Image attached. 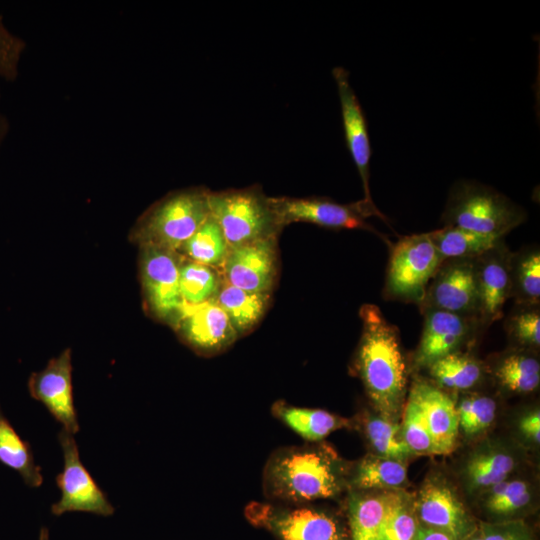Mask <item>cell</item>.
<instances>
[{
	"label": "cell",
	"instance_id": "7a4b0ae2",
	"mask_svg": "<svg viewBox=\"0 0 540 540\" xmlns=\"http://www.w3.org/2000/svg\"><path fill=\"white\" fill-rule=\"evenodd\" d=\"M348 472L324 446L294 447L274 454L265 469L271 497L302 503L337 496L347 486Z\"/></svg>",
	"mask_w": 540,
	"mask_h": 540
},
{
	"label": "cell",
	"instance_id": "277c9868",
	"mask_svg": "<svg viewBox=\"0 0 540 540\" xmlns=\"http://www.w3.org/2000/svg\"><path fill=\"white\" fill-rule=\"evenodd\" d=\"M526 219L519 205L495 189L475 181L451 188L442 216L445 226L505 236Z\"/></svg>",
	"mask_w": 540,
	"mask_h": 540
},
{
	"label": "cell",
	"instance_id": "74e56055",
	"mask_svg": "<svg viewBox=\"0 0 540 540\" xmlns=\"http://www.w3.org/2000/svg\"><path fill=\"white\" fill-rule=\"evenodd\" d=\"M26 47L27 43L8 29L0 15V79L13 82L19 77Z\"/></svg>",
	"mask_w": 540,
	"mask_h": 540
},
{
	"label": "cell",
	"instance_id": "3957f363",
	"mask_svg": "<svg viewBox=\"0 0 540 540\" xmlns=\"http://www.w3.org/2000/svg\"><path fill=\"white\" fill-rule=\"evenodd\" d=\"M208 195L200 187L171 192L140 217L133 239L142 246L178 251L209 217Z\"/></svg>",
	"mask_w": 540,
	"mask_h": 540
},
{
	"label": "cell",
	"instance_id": "8992f818",
	"mask_svg": "<svg viewBox=\"0 0 540 540\" xmlns=\"http://www.w3.org/2000/svg\"><path fill=\"white\" fill-rule=\"evenodd\" d=\"M443 261L428 233L401 238L391 250L386 293L422 304L426 289Z\"/></svg>",
	"mask_w": 540,
	"mask_h": 540
},
{
	"label": "cell",
	"instance_id": "5bb4252c",
	"mask_svg": "<svg viewBox=\"0 0 540 540\" xmlns=\"http://www.w3.org/2000/svg\"><path fill=\"white\" fill-rule=\"evenodd\" d=\"M279 224L308 222L331 229H363L377 233L365 221L359 203L340 204L324 197H269Z\"/></svg>",
	"mask_w": 540,
	"mask_h": 540
},
{
	"label": "cell",
	"instance_id": "4fadbf2b",
	"mask_svg": "<svg viewBox=\"0 0 540 540\" xmlns=\"http://www.w3.org/2000/svg\"><path fill=\"white\" fill-rule=\"evenodd\" d=\"M466 317L478 314L475 259H446L431 279L422 302Z\"/></svg>",
	"mask_w": 540,
	"mask_h": 540
},
{
	"label": "cell",
	"instance_id": "e575fe53",
	"mask_svg": "<svg viewBox=\"0 0 540 540\" xmlns=\"http://www.w3.org/2000/svg\"><path fill=\"white\" fill-rule=\"evenodd\" d=\"M418 525L414 497L403 489L388 510L377 540H412Z\"/></svg>",
	"mask_w": 540,
	"mask_h": 540
},
{
	"label": "cell",
	"instance_id": "6da1fadb",
	"mask_svg": "<svg viewBox=\"0 0 540 540\" xmlns=\"http://www.w3.org/2000/svg\"><path fill=\"white\" fill-rule=\"evenodd\" d=\"M362 332L355 367L376 412L398 421L405 403L407 371L398 331L378 306L359 311Z\"/></svg>",
	"mask_w": 540,
	"mask_h": 540
},
{
	"label": "cell",
	"instance_id": "d6986e66",
	"mask_svg": "<svg viewBox=\"0 0 540 540\" xmlns=\"http://www.w3.org/2000/svg\"><path fill=\"white\" fill-rule=\"evenodd\" d=\"M408 399L422 412L440 455L452 452L459 434L456 402L439 386L425 380L413 382Z\"/></svg>",
	"mask_w": 540,
	"mask_h": 540
},
{
	"label": "cell",
	"instance_id": "d590c367",
	"mask_svg": "<svg viewBox=\"0 0 540 540\" xmlns=\"http://www.w3.org/2000/svg\"><path fill=\"white\" fill-rule=\"evenodd\" d=\"M401 435L414 455H440L418 406L408 399L403 406Z\"/></svg>",
	"mask_w": 540,
	"mask_h": 540
},
{
	"label": "cell",
	"instance_id": "2e32d148",
	"mask_svg": "<svg viewBox=\"0 0 540 540\" xmlns=\"http://www.w3.org/2000/svg\"><path fill=\"white\" fill-rule=\"evenodd\" d=\"M28 390L59 422L62 429L75 435L79 431L77 411L73 400L71 350L65 349L52 358L46 367L31 374Z\"/></svg>",
	"mask_w": 540,
	"mask_h": 540
},
{
	"label": "cell",
	"instance_id": "ba28073f",
	"mask_svg": "<svg viewBox=\"0 0 540 540\" xmlns=\"http://www.w3.org/2000/svg\"><path fill=\"white\" fill-rule=\"evenodd\" d=\"M247 515L279 540H350L338 519L311 507L282 508L254 503L247 508Z\"/></svg>",
	"mask_w": 540,
	"mask_h": 540
},
{
	"label": "cell",
	"instance_id": "f546056e",
	"mask_svg": "<svg viewBox=\"0 0 540 540\" xmlns=\"http://www.w3.org/2000/svg\"><path fill=\"white\" fill-rule=\"evenodd\" d=\"M361 424L373 454L401 461L414 455L403 441L398 421L377 412H368L363 416Z\"/></svg>",
	"mask_w": 540,
	"mask_h": 540
},
{
	"label": "cell",
	"instance_id": "d4e9b609",
	"mask_svg": "<svg viewBox=\"0 0 540 540\" xmlns=\"http://www.w3.org/2000/svg\"><path fill=\"white\" fill-rule=\"evenodd\" d=\"M428 234L444 260L475 259L502 244L504 237L450 226Z\"/></svg>",
	"mask_w": 540,
	"mask_h": 540
},
{
	"label": "cell",
	"instance_id": "9a60e30c",
	"mask_svg": "<svg viewBox=\"0 0 540 540\" xmlns=\"http://www.w3.org/2000/svg\"><path fill=\"white\" fill-rule=\"evenodd\" d=\"M276 237L229 248L223 263V279L237 288L270 293L277 276Z\"/></svg>",
	"mask_w": 540,
	"mask_h": 540
},
{
	"label": "cell",
	"instance_id": "44dd1931",
	"mask_svg": "<svg viewBox=\"0 0 540 540\" xmlns=\"http://www.w3.org/2000/svg\"><path fill=\"white\" fill-rule=\"evenodd\" d=\"M401 490H352L347 504L350 540H377L386 514Z\"/></svg>",
	"mask_w": 540,
	"mask_h": 540
},
{
	"label": "cell",
	"instance_id": "f1b7e54d",
	"mask_svg": "<svg viewBox=\"0 0 540 540\" xmlns=\"http://www.w3.org/2000/svg\"><path fill=\"white\" fill-rule=\"evenodd\" d=\"M228 250L224 234L217 221L210 214L177 252L187 260L219 268L223 266Z\"/></svg>",
	"mask_w": 540,
	"mask_h": 540
},
{
	"label": "cell",
	"instance_id": "83f0119b",
	"mask_svg": "<svg viewBox=\"0 0 540 540\" xmlns=\"http://www.w3.org/2000/svg\"><path fill=\"white\" fill-rule=\"evenodd\" d=\"M429 375L446 389L466 391L478 385L484 376V366L472 355L456 351L429 365Z\"/></svg>",
	"mask_w": 540,
	"mask_h": 540
},
{
	"label": "cell",
	"instance_id": "7c38bea8",
	"mask_svg": "<svg viewBox=\"0 0 540 540\" xmlns=\"http://www.w3.org/2000/svg\"><path fill=\"white\" fill-rule=\"evenodd\" d=\"M332 75L337 86L346 144L363 186L364 198L358 203L366 217L377 216L387 223L385 215L378 210L370 193L371 147L363 110L350 84L347 70L335 67Z\"/></svg>",
	"mask_w": 540,
	"mask_h": 540
},
{
	"label": "cell",
	"instance_id": "52a82bcc",
	"mask_svg": "<svg viewBox=\"0 0 540 540\" xmlns=\"http://www.w3.org/2000/svg\"><path fill=\"white\" fill-rule=\"evenodd\" d=\"M58 440L64 464L62 472L56 477L61 497L51 506L52 514L60 516L76 511L112 515L115 509L81 462L74 435L61 428Z\"/></svg>",
	"mask_w": 540,
	"mask_h": 540
},
{
	"label": "cell",
	"instance_id": "f35d334b",
	"mask_svg": "<svg viewBox=\"0 0 540 540\" xmlns=\"http://www.w3.org/2000/svg\"><path fill=\"white\" fill-rule=\"evenodd\" d=\"M484 540H535L528 526L519 519L480 522Z\"/></svg>",
	"mask_w": 540,
	"mask_h": 540
},
{
	"label": "cell",
	"instance_id": "4dcf8cb0",
	"mask_svg": "<svg viewBox=\"0 0 540 540\" xmlns=\"http://www.w3.org/2000/svg\"><path fill=\"white\" fill-rule=\"evenodd\" d=\"M494 376L509 391L530 393L539 386L540 364L528 352H511L495 364Z\"/></svg>",
	"mask_w": 540,
	"mask_h": 540
},
{
	"label": "cell",
	"instance_id": "603a6c76",
	"mask_svg": "<svg viewBox=\"0 0 540 540\" xmlns=\"http://www.w3.org/2000/svg\"><path fill=\"white\" fill-rule=\"evenodd\" d=\"M214 300L227 314L236 333L244 334L261 320L270 293L249 292L228 284L224 279Z\"/></svg>",
	"mask_w": 540,
	"mask_h": 540
},
{
	"label": "cell",
	"instance_id": "7402d4cb",
	"mask_svg": "<svg viewBox=\"0 0 540 540\" xmlns=\"http://www.w3.org/2000/svg\"><path fill=\"white\" fill-rule=\"evenodd\" d=\"M407 484L405 461L369 454L348 472L347 486L355 491L403 489Z\"/></svg>",
	"mask_w": 540,
	"mask_h": 540
},
{
	"label": "cell",
	"instance_id": "ac0fdd59",
	"mask_svg": "<svg viewBox=\"0 0 540 540\" xmlns=\"http://www.w3.org/2000/svg\"><path fill=\"white\" fill-rule=\"evenodd\" d=\"M470 317L448 311L425 308L423 331L416 349L415 368H427L436 360L456 351L471 331Z\"/></svg>",
	"mask_w": 540,
	"mask_h": 540
},
{
	"label": "cell",
	"instance_id": "b9f144b4",
	"mask_svg": "<svg viewBox=\"0 0 540 540\" xmlns=\"http://www.w3.org/2000/svg\"><path fill=\"white\" fill-rule=\"evenodd\" d=\"M9 130H10L9 120L1 108V89H0V152L9 134Z\"/></svg>",
	"mask_w": 540,
	"mask_h": 540
},
{
	"label": "cell",
	"instance_id": "7bdbcfd3",
	"mask_svg": "<svg viewBox=\"0 0 540 540\" xmlns=\"http://www.w3.org/2000/svg\"><path fill=\"white\" fill-rule=\"evenodd\" d=\"M464 540H484L483 539V536H482V533L479 529V525L477 526V528L470 534L468 535Z\"/></svg>",
	"mask_w": 540,
	"mask_h": 540
},
{
	"label": "cell",
	"instance_id": "ab89813d",
	"mask_svg": "<svg viewBox=\"0 0 540 540\" xmlns=\"http://www.w3.org/2000/svg\"><path fill=\"white\" fill-rule=\"evenodd\" d=\"M521 434L534 445L540 442V413L538 409L524 415L519 421Z\"/></svg>",
	"mask_w": 540,
	"mask_h": 540
},
{
	"label": "cell",
	"instance_id": "5b68a950",
	"mask_svg": "<svg viewBox=\"0 0 540 540\" xmlns=\"http://www.w3.org/2000/svg\"><path fill=\"white\" fill-rule=\"evenodd\" d=\"M208 202L210 214L219 224L229 248L277 237L283 228L269 197L256 186L209 191Z\"/></svg>",
	"mask_w": 540,
	"mask_h": 540
},
{
	"label": "cell",
	"instance_id": "484cf974",
	"mask_svg": "<svg viewBox=\"0 0 540 540\" xmlns=\"http://www.w3.org/2000/svg\"><path fill=\"white\" fill-rule=\"evenodd\" d=\"M532 488L528 480L510 477L480 495L482 507L494 521L515 519L533 503Z\"/></svg>",
	"mask_w": 540,
	"mask_h": 540
},
{
	"label": "cell",
	"instance_id": "30bf717a",
	"mask_svg": "<svg viewBox=\"0 0 540 540\" xmlns=\"http://www.w3.org/2000/svg\"><path fill=\"white\" fill-rule=\"evenodd\" d=\"M418 522L441 531L453 540H464L477 524L453 486L442 476L431 474L414 497Z\"/></svg>",
	"mask_w": 540,
	"mask_h": 540
},
{
	"label": "cell",
	"instance_id": "8fae6325",
	"mask_svg": "<svg viewBox=\"0 0 540 540\" xmlns=\"http://www.w3.org/2000/svg\"><path fill=\"white\" fill-rule=\"evenodd\" d=\"M184 257L177 251L142 246L141 279L146 302L153 314L174 321L184 301L179 271Z\"/></svg>",
	"mask_w": 540,
	"mask_h": 540
},
{
	"label": "cell",
	"instance_id": "ee69618b",
	"mask_svg": "<svg viewBox=\"0 0 540 540\" xmlns=\"http://www.w3.org/2000/svg\"><path fill=\"white\" fill-rule=\"evenodd\" d=\"M39 540H49V532L46 527H42L39 533Z\"/></svg>",
	"mask_w": 540,
	"mask_h": 540
},
{
	"label": "cell",
	"instance_id": "e0dca14e",
	"mask_svg": "<svg viewBox=\"0 0 540 540\" xmlns=\"http://www.w3.org/2000/svg\"><path fill=\"white\" fill-rule=\"evenodd\" d=\"M173 323L184 341L203 353L221 351L238 336L227 314L214 299L200 304L184 302Z\"/></svg>",
	"mask_w": 540,
	"mask_h": 540
},
{
	"label": "cell",
	"instance_id": "836d02e7",
	"mask_svg": "<svg viewBox=\"0 0 540 540\" xmlns=\"http://www.w3.org/2000/svg\"><path fill=\"white\" fill-rule=\"evenodd\" d=\"M459 432L468 437H475L491 427L497 411L496 401L478 393L464 395L456 403Z\"/></svg>",
	"mask_w": 540,
	"mask_h": 540
},
{
	"label": "cell",
	"instance_id": "8d00e7d4",
	"mask_svg": "<svg viewBox=\"0 0 540 540\" xmlns=\"http://www.w3.org/2000/svg\"><path fill=\"white\" fill-rule=\"evenodd\" d=\"M506 322L510 337L519 345L528 348H539L540 345V313L536 306L519 305Z\"/></svg>",
	"mask_w": 540,
	"mask_h": 540
},
{
	"label": "cell",
	"instance_id": "1f68e13d",
	"mask_svg": "<svg viewBox=\"0 0 540 540\" xmlns=\"http://www.w3.org/2000/svg\"><path fill=\"white\" fill-rule=\"evenodd\" d=\"M511 292L519 305L536 306L540 299V253L531 248L510 257Z\"/></svg>",
	"mask_w": 540,
	"mask_h": 540
},
{
	"label": "cell",
	"instance_id": "d6a6232c",
	"mask_svg": "<svg viewBox=\"0 0 540 540\" xmlns=\"http://www.w3.org/2000/svg\"><path fill=\"white\" fill-rule=\"evenodd\" d=\"M222 282L215 268L184 258L179 271V287L185 303L200 304L213 300Z\"/></svg>",
	"mask_w": 540,
	"mask_h": 540
},
{
	"label": "cell",
	"instance_id": "cb8c5ba5",
	"mask_svg": "<svg viewBox=\"0 0 540 540\" xmlns=\"http://www.w3.org/2000/svg\"><path fill=\"white\" fill-rule=\"evenodd\" d=\"M290 429L308 441H320L332 432L347 427L350 422L338 415L322 409L303 408L277 402L272 408Z\"/></svg>",
	"mask_w": 540,
	"mask_h": 540
},
{
	"label": "cell",
	"instance_id": "4316f807",
	"mask_svg": "<svg viewBox=\"0 0 540 540\" xmlns=\"http://www.w3.org/2000/svg\"><path fill=\"white\" fill-rule=\"evenodd\" d=\"M0 462L16 471L32 488L43 483L41 468L36 464L29 442L23 440L3 414L0 406Z\"/></svg>",
	"mask_w": 540,
	"mask_h": 540
},
{
	"label": "cell",
	"instance_id": "9c48e42d",
	"mask_svg": "<svg viewBox=\"0 0 540 540\" xmlns=\"http://www.w3.org/2000/svg\"><path fill=\"white\" fill-rule=\"evenodd\" d=\"M523 461L520 446L507 438H486L462 459L458 475L470 496H480L495 484L512 477Z\"/></svg>",
	"mask_w": 540,
	"mask_h": 540
},
{
	"label": "cell",
	"instance_id": "60d3db41",
	"mask_svg": "<svg viewBox=\"0 0 540 540\" xmlns=\"http://www.w3.org/2000/svg\"><path fill=\"white\" fill-rule=\"evenodd\" d=\"M412 540H453L447 534L419 523Z\"/></svg>",
	"mask_w": 540,
	"mask_h": 540
},
{
	"label": "cell",
	"instance_id": "ffe728a7",
	"mask_svg": "<svg viewBox=\"0 0 540 540\" xmlns=\"http://www.w3.org/2000/svg\"><path fill=\"white\" fill-rule=\"evenodd\" d=\"M510 257L502 244L475 258L478 314L486 323L498 320L510 297Z\"/></svg>",
	"mask_w": 540,
	"mask_h": 540
}]
</instances>
